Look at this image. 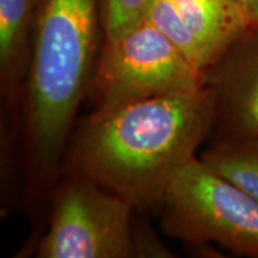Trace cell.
Segmentation results:
<instances>
[{"label": "cell", "mask_w": 258, "mask_h": 258, "mask_svg": "<svg viewBox=\"0 0 258 258\" xmlns=\"http://www.w3.org/2000/svg\"><path fill=\"white\" fill-rule=\"evenodd\" d=\"M217 122L209 83L93 112L77 139L73 167L79 178L148 208L160 203Z\"/></svg>", "instance_id": "1"}, {"label": "cell", "mask_w": 258, "mask_h": 258, "mask_svg": "<svg viewBox=\"0 0 258 258\" xmlns=\"http://www.w3.org/2000/svg\"><path fill=\"white\" fill-rule=\"evenodd\" d=\"M101 0H37L28 91V132L37 163L55 169L90 86Z\"/></svg>", "instance_id": "2"}, {"label": "cell", "mask_w": 258, "mask_h": 258, "mask_svg": "<svg viewBox=\"0 0 258 258\" xmlns=\"http://www.w3.org/2000/svg\"><path fill=\"white\" fill-rule=\"evenodd\" d=\"M160 205L167 234L258 258V202L202 159L194 158L177 173Z\"/></svg>", "instance_id": "3"}, {"label": "cell", "mask_w": 258, "mask_h": 258, "mask_svg": "<svg viewBox=\"0 0 258 258\" xmlns=\"http://www.w3.org/2000/svg\"><path fill=\"white\" fill-rule=\"evenodd\" d=\"M207 83L208 74L144 17L122 36L104 40L91 77L90 95L93 112L99 114Z\"/></svg>", "instance_id": "4"}, {"label": "cell", "mask_w": 258, "mask_h": 258, "mask_svg": "<svg viewBox=\"0 0 258 258\" xmlns=\"http://www.w3.org/2000/svg\"><path fill=\"white\" fill-rule=\"evenodd\" d=\"M133 206L110 190L77 178L56 199L41 258H129L137 253Z\"/></svg>", "instance_id": "5"}, {"label": "cell", "mask_w": 258, "mask_h": 258, "mask_svg": "<svg viewBox=\"0 0 258 258\" xmlns=\"http://www.w3.org/2000/svg\"><path fill=\"white\" fill-rule=\"evenodd\" d=\"M145 18L207 74L253 30L238 0H150Z\"/></svg>", "instance_id": "6"}, {"label": "cell", "mask_w": 258, "mask_h": 258, "mask_svg": "<svg viewBox=\"0 0 258 258\" xmlns=\"http://www.w3.org/2000/svg\"><path fill=\"white\" fill-rule=\"evenodd\" d=\"M222 137H258V30L234 44L208 73Z\"/></svg>", "instance_id": "7"}, {"label": "cell", "mask_w": 258, "mask_h": 258, "mask_svg": "<svg viewBox=\"0 0 258 258\" xmlns=\"http://www.w3.org/2000/svg\"><path fill=\"white\" fill-rule=\"evenodd\" d=\"M201 159L258 202V137H222Z\"/></svg>", "instance_id": "8"}, {"label": "cell", "mask_w": 258, "mask_h": 258, "mask_svg": "<svg viewBox=\"0 0 258 258\" xmlns=\"http://www.w3.org/2000/svg\"><path fill=\"white\" fill-rule=\"evenodd\" d=\"M37 0H0V69L3 82L17 76L34 37Z\"/></svg>", "instance_id": "9"}, {"label": "cell", "mask_w": 258, "mask_h": 258, "mask_svg": "<svg viewBox=\"0 0 258 258\" xmlns=\"http://www.w3.org/2000/svg\"><path fill=\"white\" fill-rule=\"evenodd\" d=\"M150 0H101L104 40L120 37L145 17Z\"/></svg>", "instance_id": "10"}, {"label": "cell", "mask_w": 258, "mask_h": 258, "mask_svg": "<svg viewBox=\"0 0 258 258\" xmlns=\"http://www.w3.org/2000/svg\"><path fill=\"white\" fill-rule=\"evenodd\" d=\"M253 30H258V0H238Z\"/></svg>", "instance_id": "11"}]
</instances>
